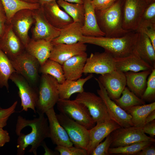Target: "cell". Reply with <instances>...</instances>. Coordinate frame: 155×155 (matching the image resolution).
Masks as SVG:
<instances>
[{
    "label": "cell",
    "instance_id": "52",
    "mask_svg": "<svg viewBox=\"0 0 155 155\" xmlns=\"http://www.w3.org/2000/svg\"><path fill=\"white\" fill-rule=\"evenodd\" d=\"M24 1L32 3H38V0H21Z\"/></svg>",
    "mask_w": 155,
    "mask_h": 155
},
{
    "label": "cell",
    "instance_id": "30",
    "mask_svg": "<svg viewBox=\"0 0 155 155\" xmlns=\"http://www.w3.org/2000/svg\"><path fill=\"white\" fill-rule=\"evenodd\" d=\"M124 110L131 115L133 126L142 127L147 116L155 110V102L133 106Z\"/></svg>",
    "mask_w": 155,
    "mask_h": 155
},
{
    "label": "cell",
    "instance_id": "53",
    "mask_svg": "<svg viewBox=\"0 0 155 155\" xmlns=\"http://www.w3.org/2000/svg\"><path fill=\"white\" fill-rule=\"evenodd\" d=\"M145 0L149 2H151L154 0Z\"/></svg>",
    "mask_w": 155,
    "mask_h": 155
},
{
    "label": "cell",
    "instance_id": "21",
    "mask_svg": "<svg viewBox=\"0 0 155 155\" xmlns=\"http://www.w3.org/2000/svg\"><path fill=\"white\" fill-rule=\"evenodd\" d=\"M41 7L46 20L57 29L61 30L73 22L68 14L60 8L56 1Z\"/></svg>",
    "mask_w": 155,
    "mask_h": 155
},
{
    "label": "cell",
    "instance_id": "22",
    "mask_svg": "<svg viewBox=\"0 0 155 155\" xmlns=\"http://www.w3.org/2000/svg\"><path fill=\"white\" fill-rule=\"evenodd\" d=\"M115 58L116 69L123 72H138L155 68L142 59L135 51L127 56Z\"/></svg>",
    "mask_w": 155,
    "mask_h": 155
},
{
    "label": "cell",
    "instance_id": "24",
    "mask_svg": "<svg viewBox=\"0 0 155 155\" xmlns=\"http://www.w3.org/2000/svg\"><path fill=\"white\" fill-rule=\"evenodd\" d=\"M88 55L86 52L75 55L62 64L66 79L76 80L82 77Z\"/></svg>",
    "mask_w": 155,
    "mask_h": 155
},
{
    "label": "cell",
    "instance_id": "3",
    "mask_svg": "<svg viewBox=\"0 0 155 155\" xmlns=\"http://www.w3.org/2000/svg\"><path fill=\"white\" fill-rule=\"evenodd\" d=\"M124 0H117L108 9L95 10L98 26L108 37H122L130 31L122 27L123 9Z\"/></svg>",
    "mask_w": 155,
    "mask_h": 155
},
{
    "label": "cell",
    "instance_id": "31",
    "mask_svg": "<svg viewBox=\"0 0 155 155\" xmlns=\"http://www.w3.org/2000/svg\"><path fill=\"white\" fill-rule=\"evenodd\" d=\"M5 11L8 24H9L14 15L23 9L35 10L39 8V3H32L21 0H1Z\"/></svg>",
    "mask_w": 155,
    "mask_h": 155
},
{
    "label": "cell",
    "instance_id": "9",
    "mask_svg": "<svg viewBox=\"0 0 155 155\" xmlns=\"http://www.w3.org/2000/svg\"><path fill=\"white\" fill-rule=\"evenodd\" d=\"M9 79L15 84L18 89V94L22 108V111H27L30 108L36 113L38 89L34 87L25 78L16 72L11 74Z\"/></svg>",
    "mask_w": 155,
    "mask_h": 155
},
{
    "label": "cell",
    "instance_id": "34",
    "mask_svg": "<svg viewBox=\"0 0 155 155\" xmlns=\"http://www.w3.org/2000/svg\"><path fill=\"white\" fill-rule=\"evenodd\" d=\"M39 72L52 76L57 80L59 84L63 83L66 80L62 65L49 59L40 66Z\"/></svg>",
    "mask_w": 155,
    "mask_h": 155
},
{
    "label": "cell",
    "instance_id": "7",
    "mask_svg": "<svg viewBox=\"0 0 155 155\" xmlns=\"http://www.w3.org/2000/svg\"><path fill=\"white\" fill-rule=\"evenodd\" d=\"M56 115L73 145L86 150L89 141V130L64 114L60 113Z\"/></svg>",
    "mask_w": 155,
    "mask_h": 155
},
{
    "label": "cell",
    "instance_id": "8",
    "mask_svg": "<svg viewBox=\"0 0 155 155\" xmlns=\"http://www.w3.org/2000/svg\"><path fill=\"white\" fill-rule=\"evenodd\" d=\"M75 100L87 108L96 123L112 119L104 101L99 96L92 92L84 91L78 93Z\"/></svg>",
    "mask_w": 155,
    "mask_h": 155
},
{
    "label": "cell",
    "instance_id": "37",
    "mask_svg": "<svg viewBox=\"0 0 155 155\" xmlns=\"http://www.w3.org/2000/svg\"><path fill=\"white\" fill-rule=\"evenodd\" d=\"M151 27H155V0L150 2L145 9L136 32Z\"/></svg>",
    "mask_w": 155,
    "mask_h": 155
},
{
    "label": "cell",
    "instance_id": "18",
    "mask_svg": "<svg viewBox=\"0 0 155 155\" xmlns=\"http://www.w3.org/2000/svg\"><path fill=\"white\" fill-rule=\"evenodd\" d=\"M49 59L62 65L66 61L72 57L86 52L87 46L80 42L71 44H53Z\"/></svg>",
    "mask_w": 155,
    "mask_h": 155
},
{
    "label": "cell",
    "instance_id": "47",
    "mask_svg": "<svg viewBox=\"0 0 155 155\" xmlns=\"http://www.w3.org/2000/svg\"><path fill=\"white\" fill-rule=\"evenodd\" d=\"M137 155H155V148L152 145L144 148L139 152Z\"/></svg>",
    "mask_w": 155,
    "mask_h": 155
},
{
    "label": "cell",
    "instance_id": "14",
    "mask_svg": "<svg viewBox=\"0 0 155 155\" xmlns=\"http://www.w3.org/2000/svg\"><path fill=\"white\" fill-rule=\"evenodd\" d=\"M35 19L34 26L31 29L32 38L34 40L44 39L51 41L59 35L61 30L53 26L46 19L41 7L34 10Z\"/></svg>",
    "mask_w": 155,
    "mask_h": 155
},
{
    "label": "cell",
    "instance_id": "6",
    "mask_svg": "<svg viewBox=\"0 0 155 155\" xmlns=\"http://www.w3.org/2000/svg\"><path fill=\"white\" fill-rule=\"evenodd\" d=\"M10 60L16 72L23 76L34 87L38 89L40 65L38 60L25 51Z\"/></svg>",
    "mask_w": 155,
    "mask_h": 155
},
{
    "label": "cell",
    "instance_id": "29",
    "mask_svg": "<svg viewBox=\"0 0 155 155\" xmlns=\"http://www.w3.org/2000/svg\"><path fill=\"white\" fill-rule=\"evenodd\" d=\"M93 77V74L90 73L84 78L76 80L66 79L63 83H59L58 88L59 99H69L73 94L83 92L84 91V84Z\"/></svg>",
    "mask_w": 155,
    "mask_h": 155
},
{
    "label": "cell",
    "instance_id": "25",
    "mask_svg": "<svg viewBox=\"0 0 155 155\" xmlns=\"http://www.w3.org/2000/svg\"><path fill=\"white\" fill-rule=\"evenodd\" d=\"M134 51L144 60L155 68V49L147 35L142 32H137Z\"/></svg>",
    "mask_w": 155,
    "mask_h": 155
},
{
    "label": "cell",
    "instance_id": "27",
    "mask_svg": "<svg viewBox=\"0 0 155 155\" xmlns=\"http://www.w3.org/2000/svg\"><path fill=\"white\" fill-rule=\"evenodd\" d=\"M152 71V70H148L138 72H124L127 87L136 96L140 98L145 90L147 79Z\"/></svg>",
    "mask_w": 155,
    "mask_h": 155
},
{
    "label": "cell",
    "instance_id": "13",
    "mask_svg": "<svg viewBox=\"0 0 155 155\" xmlns=\"http://www.w3.org/2000/svg\"><path fill=\"white\" fill-rule=\"evenodd\" d=\"M33 10L26 9L18 11L13 17L9 24L25 47L30 39L28 34L29 30L35 22Z\"/></svg>",
    "mask_w": 155,
    "mask_h": 155
},
{
    "label": "cell",
    "instance_id": "26",
    "mask_svg": "<svg viewBox=\"0 0 155 155\" xmlns=\"http://www.w3.org/2000/svg\"><path fill=\"white\" fill-rule=\"evenodd\" d=\"M53 46L51 41L31 38L25 47V51L36 59L41 66L49 59Z\"/></svg>",
    "mask_w": 155,
    "mask_h": 155
},
{
    "label": "cell",
    "instance_id": "19",
    "mask_svg": "<svg viewBox=\"0 0 155 155\" xmlns=\"http://www.w3.org/2000/svg\"><path fill=\"white\" fill-rule=\"evenodd\" d=\"M0 49L9 59L25 51V46L14 32L10 24L7 25L3 36L0 38Z\"/></svg>",
    "mask_w": 155,
    "mask_h": 155
},
{
    "label": "cell",
    "instance_id": "41",
    "mask_svg": "<svg viewBox=\"0 0 155 155\" xmlns=\"http://www.w3.org/2000/svg\"><path fill=\"white\" fill-rule=\"evenodd\" d=\"M17 104L18 101H16L9 107L0 110V128H3L6 126L9 117L15 112Z\"/></svg>",
    "mask_w": 155,
    "mask_h": 155
},
{
    "label": "cell",
    "instance_id": "33",
    "mask_svg": "<svg viewBox=\"0 0 155 155\" xmlns=\"http://www.w3.org/2000/svg\"><path fill=\"white\" fill-rule=\"evenodd\" d=\"M16 71L9 59L0 49V87H5L9 91L8 80L11 74Z\"/></svg>",
    "mask_w": 155,
    "mask_h": 155
},
{
    "label": "cell",
    "instance_id": "55",
    "mask_svg": "<svg viewBox=\"0 0 155 155\" xmlns=\"http://www.w3.org/2000/svg\"><path fill=\"white\" fill-rule=\"evenodd\" d=\"M91 1H93V0H90Z\"/></svg>",
    "mask_w": 155,
    "mask_h": 155
},
{
    "label": "cell",
    "instance_id": "36",
    "mask_svg": "<svg viewBox=\"0 0 155 155\" xmlns=\"http://www.w3.org/2000/svg\"><path fill=\"white\" fill-rule=\"evenodd\" d=\"M121 94V97L113 101L124 110L133 106L146 104L144 101L136 96L127 87H125Z\"/></svg>",
    "mask_w": 155,
    "mask_h": 155
},
{
    "label": "cell",
    "instance_id": "40",
    "mask_svg": "<svg viewBox=\"0 0 155 155\" xmlns=\"http://www.w3.org/2000/svg\"><path fill=\"white\" fill-rule=\"evenodd\" d=\"M103 142L99 144L94 148L91 155H108L109 148L113 141V138L111 133L106 137Z\"/></svg>",
    "mask_w": 155,
    "mask_h": 155
},
{
    "label": "cell",
    "instance_id": "4",
    "mask_svg": "<svg viewBox=\"0 0 155 155\" xmlns=\"http://www.w3.org/2000/svg\"><path fill=\"white\" fill-rule=\"evenodd\" d=\"M59 83L52 76L42 74L38 87V99L36 107L38 114H45L54 107L59 98Z\"/></svg>",
    "mask_w": 155,
    "mask_h": 155
},
{
    "label": "cell",
    "instance_id": "49",
    "mask_svg": "<svg viewBox=\"0 0 155 155\" xmlns=\"http://www.w3.org/2000/svg\"><path fill=\"white\" fill-rule=\"evenodd\" d=\"M155 110L151 112L147 116L144 121L143 127L145 124L155 120Z\"/></svg>",
    "mask_w": 155,
    "mask_h": 155
},
{
    "label": "cell",
    "instance_id": "5",
    "mask_svg": "<svg viewBox=\"0 0 155 155\" xmlns=\"http://www.w3.org/2000/svg\"><path fill=\"white\" fill-rule=\"evenodd\" d=\"M60 113L90 130L95 125L96 123L91 116L87 108L75 99H59L57 103Z\"/></svg>",
    "mask_w": 155,
    "mask_h": 155
},
{
    "label": "cell",
    "instance_id": "17",
    "mask_svg": "<svg viewBox=\"0 0 155 155\" xmlns=\"http://www.w3.org/2000/svg\"><path fill=\"white\" fill-rule=\"evenodd\" d=\"M45 114L48 119L50 138L53 143L57 146H73L66 131L59 122L54 107L47 110Z\"/></svg>",
    "mask_w": 155,
    "mask_h": 155
},
{
    "label": "cell",
    "instance_id": "28",
    "mask_svg": "<svg viewBox=\"0 0 155 155\" xmlns=\"http://www.w3.org/2000/svg\"><path fill=\"white\" fill-rule=\"evenodd\" d=\"M82 26L79 23L73 22L61 30L59 36L51 41L52 43L71 44L79 42L83 36Z\"/></svg>",
    "mask_w": 155,
    "mask_h": 155
},
{
    "label": "cell",
    "instance_id": "15",
    "mask_svg": "<svg viewBox=\"0 0 155 155\" xmlns=\"http://www.w3.org/2000/svg\"><path fill=\"white\" fill-rule=\"evenodd\" d=\"M97 82L99 89L97 90L98 95L104 101L111 119L117 123L121 127L133 126L131 121V116L112 100L103 86L95 78Z\"/></svg>",
    "mask_w": 155,
    "mask_h": 155
},
{
    "label": "cell",
    "instance_id": "51",
    "mask_svg": "<svg viewBox=\"0 0 155 155\" xmlns=\"http://www.w3.org/2000/svg\"><path fill=\"white\" fill-rule=\"evenodd\" d=\"M67 2L72 3L83 4V0H63Z\"/></svg>",
    "mask_w": 155,
    "mask_h": 155
},
{
    "label": "cell",
    "instance_id": "45",
    "mask_svg": "<svg viewBox=\"0 0 155 155\" xmlns=\"http://www.w3.org/2000/svg\"><path fill=\"white\" fill-rule=\"evenodd\" d=\"M142 128L144 133L149 134L150 137L154 138L155 135V120L145 124Z\"/></svg>",
    "mask_w": 155,
    "mask_h": 155
},
{
    "label": "cell",
    "instance_id": "12",
    "mask_svg": "<svg viewBox=\"0 0 155 155\" xmlns=\"http://www.w3.org/2000/svg\"><path fill=\"white\" fill-rule=\"evenodd\" d=\"M116 70L115 57L104 51L102 53H91L88 57L84 66L83 73L103 75Z\"/></svg>",
    "mask_w": 155,
    "mask_h": 155
},
{
    "label": "cell",
    "instance_id": "11",
    "mask_svg": "<svg viewBox=\"0 0 155 155\" xmlns=\"http://www.w3.org/2000/svg\"><path fill=\"white\" fill-rule=\"evenodd\" d=\"M111 134L113 141L110 147L124 146L142 141L155 142L154 138L144 133L142 127L134 126L121 127L114 131Z\"/></svg>",
    "mask_w": 155,
    "mask_h": 155
},
{
    "label": "cell",
    "instance_id": "46",
    "mask_svg": "<svg viewBox=\"0 0 155 155\" xmlns=\"http://www.w3.org/2000/svg\"><path fill=\"white\" fill-rule=\"evenodd\" d=\"M10 140V137L8 132L0 128V147L3 146L7 143Z\"/></svg>",
    "mask_w": 155,
    "mask_h": 155
},
{
    "label": "cell",
    "instance_id": "39",
    "mask_svg": "<svg viewBox=\"0 0 155 155\" xmlns=\"http://www.w3.org/2000/svg\"><path fill=\"white\" fill-rule=\"evenodd\" d=\"M55 150L58 152L60 155H88L86 150L73 146L65 147L57 146Z\"/></svg>",
    "mask_w": 155,
    "mask_h": 155
},
{
    "label": "cell",
    "instance_id": "48",
    "mask_svg": "<svg viewBox=\"0 0 155 155\" xmlns=\"http://www.w3.org/2000/svg\"><path fill=\"white\" fill-rule=\"evenodd\" d=\"M43 147L45 152L44 155H57L59 154L58 152L55 150L54 151L50 149L46 145L45 142L44 141L42 145Z\"/></svg>",
    "mask_w": 155,
    "mask_h": 155
},
{
    "label": "cell",
    "instance_id": "32",
    "mask_svg": "<svg viewBox=\"0 0 155 155\" xmlns=\"http://www.w3.org/2000/svg\"><path fill=\"white\" fill-rule=\"evenodd\" d=\"M57 2L72 18L73 22L83 25L84 17V8L83 4L70 3L63 0H57Z\"/></svg>",
    "mask_w": 155,
    "mask_h": 155
},
{
    "label": "cell",
    "instance_id": "38",
    "mask_svg": "<svg viewBox=\"0 0 155 155\" xmlns=\"http://www.w3.org/2000/svg\"><path fill=\"white\" fill-rule=\"evenodd\" d=\"M141 98L145 101L151 102L155 99V68L152 71L147 79L145 90Z\"/></svg>",
    "mask_w": 155,
    "mask_h": 155
},
{
    "label": "cell",
    "instance_id": "10",
    "mask_svg": "<svg viewBox=\"0 0 155 155\" xmlns=\"http://www.w3.org/2000/svg\"><path fill=\"white\" fill-rule=\"evenodd\" d=\"M150 2L145 0H124L122 27L125 30L136 32L142 15Z\"/></svg>",
    "mask_w": 155,
    "mask_h": 155
},
{
    "label": "cell",
    "instance_id": "43",
    "mask_svg": "<svg viewBox=\"0 0 155 155\" xmlns=\"http://www.w3.org/2000/svg\"><path fill=\"white\" fill-rule=\"evenodd\" d=\"M8 24L7 19L4 7L0 0V38L3 36Z\"/></svg>",
    "mask_w": 155,
    "mask_h": 155
},
{
    "label": "cell",
    "instance_id": "16",
    "mask_svg": "<svg viewBox=\"0 0 155 155\" xmlns=\"http://www.w3.org/2000/svg\"><path fill=\"white\" fill-rule=\"evenodd\" d=\"M97 79L105 88L109 97L113 100L120 97L126 86L125 73L116 69L100 75Z\"/></svg>",
    "mask_w": 155,
    "mask_h": 155
},
{
    "label": "cell",
    "instance_id": "42",
    "mask_svg": "<svg viewBox=\"0 0 155 155\" xmlns=\"http://www.w3.org/2000/svg\"><path fill=\"white\" fill-rule=\"evenodd\" d=\"M117 0H94L91 3L95 10H102L111 6Z\"/></svg>",
    "mask_w": 155,
    "mask_h": 155
},
{
    "label": "cell",
    "instance_id": "44",
    "mask_svg": "<svg viewBox=\"0 0 155 155\" xmlns=\"http://www.w3.org/2000/svg\"><path fill=\"white\" fill-rule=\"evenodd\" d=\"M138 32H142L145 33L150 39L155 49V27L145 28Z\"/></svg>",
    "mask_w": 155,
    "mask_h": 155
},
{
    "label": "cell",
    "instance_id": "20",
    "mask_svg": "<svg viewBox=\"0 0 155 155\" xmlns=\"http://www.w3.org/2000/svg\"><path fill=\"white\" fill-rule=\"evenodd\" d=\"M121 127L117 123L112 119L96 123L89 130V141L86 150L88 155H91L96 147L108 135Z\"/></svg>",
    "mask_w": 155,
    "mask_h": 155
},
{
    "label": "cell",
    "instance_id": "23",
    "mask_svg": "<svg viewBox=\"0 0 155 155\" xmlns=\"http://www.w3.org/2000/svg\"><path fill=\"white\" fill-rule=\"evenodd\" d=\"M84 8V23L82 26L83 36L90 37L105 36L100 29L97 21L95 10L90 0H83Z\"/></svg>",
    "mask_w": 155,
    "mask_h": 155
},
{
    "label": "cell",
    "instance_id": "1",
    "mask_svg": "<svg viewBox=\"0 0 155 155\" xmlns=\"http://www.w3.org/2000/svg\"><path fill=\"white\" fill-rule=\"evenodd\" d=\"M44 114H38V117L31 119L18 117L15 130L18 136L17 155H24L26 148L30 146L28 152L36 155L38 148L45 139L50 138L48 119Z\"/></svg>",
    "mask_w": 155,
    "mask_h": 155
},
{
    "label": "cell",
    "instance_id": "56",
    "mask_svg": "<svg viewBox=\"0 0 155 155\" xmlns=\"http://www.w3.org/2000/svg\"></svg>",
    "mask_w": 155,
    "mask_h": 155
},
{
    "label": "cell",
    "instance_id": "2",
    "mask_svg": "<svg viewBox=\"0 0 155 155\" xmlns=\"http://www.w3.org/2000/svg\"><path fill=\"white\" fill-rule=\"evenodd\" d=\"M137 34V32L130 31L118 38L83 36L79 42L100 46L115 58L127 56L134 51V44Z\"/></svg>",
    "mask_w": 155,
    "mask_h": 155
},
{
    "label": "cell",
    "instance_id": "54",
    "mask_svg": "<svg viewBox=\"0 0 155 155\" xmlns=\"http://www.w3.org/2000/svg\"><path fill=\"white\" fill-rule=\"evenodd\" d=\"M2 108L1 107L0 105V110H1Z\"/></svg>",
    "mask_w": 155,
    "mask_h": 155
},
{
    "label": "cell",
    "instance_id": "50",
    "mask_svg": "<svg viewBox=\"0 0 155 155\" xmlns=\"http://www.w3.org/2000/svg\"><path fill=\"white\" fill-rule=\"evenodd\" d=\"M40 6H42L45 4L51 2L56 1L57 0H38Z\"/></svg>",
    "mask_w": 155,
    "mask_h": 155
},
{
    "label": "cell",
    "instance_id": "35",
    "mask_svg": "<svg viewBox=\"0 0 155 155\" xmlns=\"http://www.w3.org/2000/svg\"><path fill=\"white\" fill-rule=\"evenodd\" d=\"M154 142L150 141H142L124 146L110 147L108 153L109 154L136 155L144 148L152 145Z\"/></svg>",
    "mask_w": 155,
    "mask_h": 155
}]
</instances>
